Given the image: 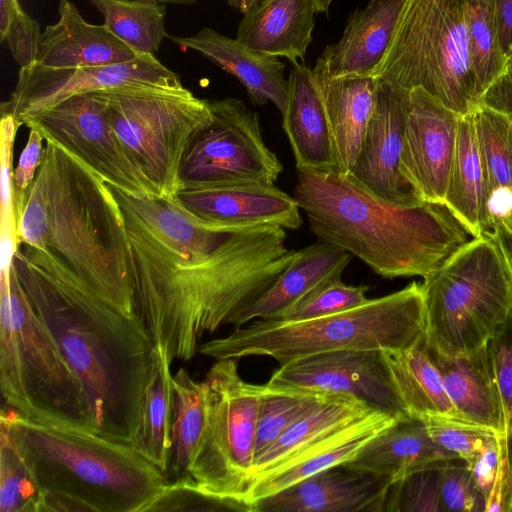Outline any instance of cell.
<instances>
[{"instance_id": "obj_1", "label": "cell", "mask_w": 512, "mask_h": 512, "mask_svg": "<svg viewBox=\"0 0 512 512\" xmlns=\"http://www.w3.org/2000/svg\"><path fill=\"white\" fill-rule=\"evenodd\" d=\"M110 187L131 244L137 313L171 363L194 357L205 333L234 327L295 256L282 227L215 229L174 198Z\"/></svg>"}, {"instance_id": "obj_2", "label": "cell", "mask_w": 512, "mask_h": 512, "mask_svg": "<svg viewBox=\"0 0 512 512\" xmlns=\"http://www.w3.org/2000/svg\"><path fill=\"white\" fill-rule=\"evenodd\" d=\"M17 241L10 272L22 289L72 290L138 314L131 244L110 185L50 140Z\"/></svg>"}, {"instance_id": "obj_3", "label": "cell", "mask_w": 512, "mask_h": 512, "mask_svg": "<svg viewBox=\"0 0 512 512\" xmlns=\"http://www.w3.org/2000/svg\"><path fill=\"white\" fill-rule=\"evenodd\" d=\"M293 197L318 241L342 248L387 279L424 278L469 241L444 203H390L337 170L297 169Z\"/></svg>"}, {"instance_id": "obj_4", "label": "cell", "mask_w": 512, "mask_h": 512, "mask_svg": "<svg viewBox=\"0 0 512 512\" xmlns=\"http://www.w3.org/2000/svg\"><path fill=\"white\" fill-rule=\"evenodd\" d=\"M23 293L79 379L95 432L131 444L155 357L141 317L76 291Z\"/></svg>"}, {"instance_id": "obj_5", "label": "cell", "mask_w": 512, "mask_h": 512, "mask_svg": "<svg viewBox=\"0 0 512 512\" xmlns=\"http://www.w3.org/2000/svg\"><path fill=\"white\" fill-rule=\"evenodd\" d=\"M0 428L32 472L42 512H144L168 483L130 444L91 430L35 422L10 408Z\"/></svg>"}, {"instance_id": "obj_6", "label": "cell", "mask_w": 512, "mask_h": 512, "mask_svg": "<svg viewBox=\"0 0 512 512\" xmlns=\"http://www.w3.org/2000/svg\"><path fill=\"white\" fill-rule=\"evenodd\" d=\"M426 313L421 284L413 281L353 309L304 321L255 319L198 352L215 360L267 356L280 365L337 350L408 349L425 340Z\"/></svg>"}, {"instance_id": "obj_7", "label": "cell", "mask_w": 512, "mask_h": 512, "mask_svg": "<svg viewBox=\"0 0 512 512\" xmlns=\"http://www.w3.org/2000/svg\"><path fill=\"white\" fill-rule=\"evenodd\" d=\"M0 386L29 420L95 432L79 379L11 272L0 282Z\"/></svg>"}, {"instance_id": "obj_8", "label": "cell", "mask_w": 512, "mask_h": 512, "mask_svg": "<svg viewBox=\"0 0 512 512\" xmlns=\"http://www.w3.org/2000/svg\"><path fill=\"white\" fill-rule=\"evenodd\" d=\"M423 279L424 344L441 355L488 344L512 311V272L491 232L466 242Z\"/></svg>"}, {"instance_id": "obj_9", "label": "cell", "mask_w": 512, "mask_h": 512, "mask_svg": "<svg viewBox=\"0 0 512 512\" xmlns=\"http://www.w3.org/2000/svg\"><path fill=\"white\" fill-rule=\"evenodd\" d=\"M468 0H405L372 76L407 91L422 88L460 116L482 102L472 67Z\"/></svg>"}, {"instance_id": "obj_10", "label": "cell", "mask_w": 512, "mask_h": 512, "mask_svg": "<svg viewBox=\"0 0 512 512\" xmlns=\"http://www.w3.org/2000/svg\"><path fill=\"white\" fill-rule=\"evenodd\" d=\"M128 158L154 198L180 189L183 156L194 135L212 120L209 100L190 90L122 88L94 92Z\"/></svg>"}, {"instance_id": "obj_11", "label": "cell", "mask_w": 512, "mask_h": 512, "mask_svg": "<svg viewBox=\"0 0 512 512\" xmlns=\"http://www.w3.org/2000/svg\"><path fill=\"white\" fill-rule=\"evenodd\" d=\"M237 361L216 360L203 380L206 422L190 478L208 492L248 504L262 385L244 381Z\"/></svg>"}, {"instance_id": "obj_12", "label": "cell", "mask_w": 512, "mask_h": 512, "mask_svg": "<svg viewBox=\"0 0 512 512\" xmlns=\"http://www.w3.org/2000/svg\"><path fill=\"white\" fill-rule=\"evenodd\" d=\"M209 107L212 120L183 156L180 189L275 184L283 166L264 142L258 114L238 98L209 100Z\"/></svg>"}, {"instance_id": "obj_13", "label": "cell", "mask_w": 512, "mask_h": 512, "mask_svg": "<svg viewBox=\"0 0 512 512\" xmlns=\"http://www.w3.org/2000/svg\"><path fill=\"white\" fill-rule=\"evenodd\" d=\"M83 162L109 185L136 197H152L120 144L104 102L94 93L76 94L24 122Z\"/></svg>"}, {"instance_id": "obj_14", "label": "cell", "mask_w": 512, "mask_h": 512, "mask_svg": "<svg viewBox=\"0 0 512 512\" xmlns=\"http://www.w3.org/2000/svg\"><path fill=\"white\" fill-rule=\"evenodd\" d=\"M122 88L181 90L185 87L180 76L154 54L138 55L125 63L73 69L31 64L20 68L10 98L1 103V114H11L22 126L29 118L73 95Z\"/></svg>"}, {"instance_id": "obj_15", "label": "cell", "mask_w": 512, "mask_h": 512, "mask_svg": "<svg viewBox=\"0 0 512 512\" xmlns=\"http://www.w3.org/2000/svg\"><path fill=\"white\" fill-rule=\"evenodd\" d=\"M265 384L346 395L395 420L412 417L382 349L337 350L297 358L281 364Z\"/></svg>"}, {"instance_id": "obj_16", "label": "cell", "mask_w": 512, "mask_h": 512, "mask_svg": "<svg viewBox=\"0 0 512 512\" xmlns=\"http://www.w3.org/2000/svg\"><path fill=\"white\" fill-rule=\"evenodd\" d=\"M459 118L424 89L409 92L399 172L422 201L444 203Z\"/></svg>"}, {"instance_id": "obj_17", "label": "cell", "mask_w": 512, "mask_h": 512, "mask_svg": "<svg viewBox=\"0 0 512 512\" xmlns=\"http://www.w3.org/2000/svg\"><path fill=\"white\" fill-rule=\"evenodd\" d=\"M409 92L378 80L374 112L349 174L378 198L399 205L422 202L399 172Z\"/></svg>"}, {"instance_id": "obj_18", "label": "cell", "mask_w": 512, "mask_h": 512, "mask_svg": "<svg viewBox=\"0 0 512 512\" xmlns=\"http://www.w3.org/2000/svg\"><path fill=\"white\" fill-rule=\"evenodd\" d=\"M173 198L197 221L215 229L235 231L275 225L297 230L303 224L294 197L275 184L181 188Z\"/></svg>"}, {"instance_id": "obj_19", "label": "cell", "mask_w": 512, "mask_h": 512, "mask_svg": "<svg viewBox=\"0 0 512 512\" xmlns=\"http://www.w3.org/2000/svg\"><path fill=\"white\" fill-rule=\"evenodd\" d=\"M395 481L337 465L253 504V512H380Z\"/></svg>"}, {"instance_id": "obj_20", "label": "cell", "mask_w": 512, "mask_h": 512, "mask_svg": "<svg viewBox=\"0 0 512 512\" xmlns=\"http://www.w3.org/2000/svg\"><path fill=\"white\" fill-rule=\"evenodd\" d=\"M373 410L350 396L325 395L254 459L248 489L296 465Z\"/></svg>"}, {"instance_id": "obj_21", "label": "cell", "mask_w": 512, "mask_h": 512, "mask_svg": "<svg viewBox=\"0 0 512 512\" xmlns=\"http://www.w3.org/2000/svg\"><path fill=\"white\" fill-rule=\"evenodd\" d=\"M59 20L41 33L34 64L73 69L130 62L138 57L104 25L84 20L69 0H60Z\"/></svg>"}, {"instance_id": "obj_22", "label": "cell", "mask_w": 512, "mask_h": 512, "mask_svg": "<svg viewBox=\"0 0 512 512\" xmlns=\"http://www.w3.org/2000/svg\"><path fill=\"white\" fill-rule=\"evenodd\" d=\"M171 42L200 53L215 65L235 76L245 87L255 105L271 102L281 114L288 99L285 65L278 57L266 55L211 28H203L193 36L168 35Z\"/></svg>"}, {"instance_id": "obj_23", "label": "cell", "mask_w": 512, "mask_h": 512, "mask_svg": "<svg viewBox=\"0 0 512 512\" xmlns=\"http://www.w3.org/2000/svg\"><path fill=\"white\" fill-rule=\"evenodd\" d=\"M288 99L282 128L292 148L296 168L337 170L335 149L322 94L313 70L294 64L288 77Z\"/></svg>"}, {"instance_id": "obj_24", "label": "cell", "mask_w": 512, "mask_h": 512, "mask_svg": "<svg viewBox=\"0 0 512 512\" xmlns=\"http://www.w3.org/2000/svg\"><path fill=\"white\" fill-rule=\"evenodd\" d=\"M312 70L328 116L337 171L350 174L374 112L378 80L373 76L334 77L319 59Z\"/></svg>"}, {"instance_id": "obj_25", "label": "cell", "mask_w": 512, "mask_h": 512, "mask_svg": "<svg viewBox=\"0 0 512 512\" xmlns=\"http://www.w3.org/2000/svg\"><path fill=\"white\" fill-rule=\"evenodd\" d=\"M405 0H370L349 16L342 37L318 58L334 77L372 76L391 42Z\"/></svg>"}, {"instance_id": "obj_26", "label": "cell", "mask_w": 512, "mask_h": 512, "mask_svg": "<svg viewBox=\"0 0 512 512\" xmlns=\"http://www.w3.org/2000/svg\"><path fill=\"white\" fill-rule=\"evenodd\" d=\"M426 349L461 416L505 436L504 406L488 344L457 356H444Z\"/></svg>"}, {"instance_id": "obj_27", "label": "cell", "mask_w": 512, "mask_h": 512, "mask_svg": "<svg viewBox=\"0 0 512 512\" xmlns=\"http://www.w3.org/2000/svg\"><path fill=\"white\" fill-rule=\"evenodd\" d=\"M317 13L316 0H261L243 13L236 39L293 65L303 63Z\"/></svg>"}, {"instance_id": "obj_28", "label": "cell", "mask_w": 512, "mask_h": 512, "mask_svg": "<svg viewBox=\"0 0 512 512\" xmlns=\"http://www.w3.org/2000/svg\"><path fill=\"white\" fill-rule=\"evenodd\" d=\"M457 459L431 439L422 419L409 417L396 420L344 464L397 481L415 472L441 469Z\"/></svg>"}, {"instance_id": "obj_29", "label": "cell", "mask_w": 512, "mask_h": 512, "mask_svg": "<svg viewBox=\"0 0 512 512\" xmlns=\"http://www.w3.org/2000/svg\"><path fill=\"white\" fill-rule=\"evenodd\" d=\"M353 256L322 241L301 248L275 282L237 319L234 328L255 319H275L321 283L341 278Z\"/></svg>"}, {"instance_id": "obj_30", "label": "cell", "mask_w": 512, "mask_h": 512, "mask_svg": "<svg viewBox=\"0 0 512 512\" xmlns=\"http://www.w3.org/2000/svg\"><path fill=\"white\" fill-rule=\"evenodd\" d=\"M444 204L473 238L492 231L490 186L477 146L472 113L459 118Z\"/></svg>"}, {"instance_id": "obj_31", "label": "cell", "mask_w": 512, "mask_h": 512, "mask_svg": "<svg viewBox=\"0 0 512 512\" xmlns=\"http://www.w3.org/2000/svg\"><path fill=\"white\" fill-rule=\"evenodd\" d=\"M396 420L373 410L331 438L296 465L252 485L246 494V502L252 507L257 501L274 495L313 475L351 461L376 435Z\"/></svg>"}, {"instance_id": "obj_32", "label": "cell", "mask_w": 512, "mask_h": 512, "mask_svg": "<svg viewBox=\"0 0 512 512\" xmlns=\"http://www.w3.org/2000/svg\"><path fill=\"white\" fill-rule=\"evenodd\" d=\"M382 351L412 417L443 416L466 420L451 401L424 341L408 349Z\"/></svg>"}, {"instance_id": "obj_33", "label": "cell", "mask_w": 512, "mask_h": 512, "mask_svg": "<svg viewBox=\"0 0 512 512\" xmlns=\"http://www.w3.org/2000/svg\"><path fill=\"white\" fill-rule=\"evenodd\" d=\"M171 362L155 345L154 364L145 390L140 422L130 444L147 461L166 474L171 448L173 385Z\"/></svg>"}, {"instance_id": "obj_34", "label": "cell", "mask_w": 512, "mask_h": 512, "mask_svg": "<svg viewBox=\"0 0 512 512\" xmlns=\"http://www.w3.org/2000/svg\"><path fill=\"white\" fill-rule=\"evenodd\" d=\"M173 412L171 448L166 478L168 482L192 480L190 467L206 422L204 383L195 381L180 368L172 375Z\"/></svg>"}, {"instance_id": "obj_35", "label": "cell", "mask_w": 512, "mask_h": 512, "mask_svg": "<svg viewBox=\"0 0 512 512\" xmlns=\"http://www.w3.org/2000/svg\"><path fill=\"white\" fill-rule=\"evenodd\" d=\"M472 117L495 219L503 216L512 204V118L483 103L472 112Z\"/></svg>"}, {"instance_id": "obj_36", "label": "cell", "mask_w": 512, "mask_h": 512, "mask_svg": "<svg viewBox=\"0 0 512 512\" xmlns=\"http://www.w3.org/2000/svg\"><path fill=\"white\" fill-rule=\"evenodd\" d=\"M104 18V25L137 55L156 53L164 38V4L145 0H88Z\"/></svg>"}, {"instance_id": "obj_37", "label": "cell", "mask_w": 512, "mask_h": 512, "mask_svg": "<svg viewBox=\"0 0 512 512\" xmlns=\"http://www.w3.org/2000/svg\"><path fill=\"white\" fill-rule=\"evenodd\" d=\"M469 49L472 67L484 97L505 74L506 52L500 34L496 0H468Z\"/></svg>"}, {"instance_id": "obj_38", "label": "cell", "mask_w": 512, "mask_h": 512, "mask_svg": "<svg viewBox=\"0 0 512 512\" xmlns=\"http://www.w3.org/2000/svg\"><path fill=\"white\" fill-rule=\"evenodd\" d=\"M325 395L305 389L262 385L254 459Z\"/></svg>"}, {"instance_id": "obj_39", "label": "cell", "mask_w": 512, "mask_h": 512, "mask_svg": "<svg viewBox=\"0 0 512 512\" xmlns=\"http://www.w3.org/2000/svg\"><path fill=\"white\" fill-rule=\"evenodd\" d=\"M21 124L11 114H1L0 122V279L10 277L11 265L17 250L18 221L14 210L13 151Z\"/></svg>"}, {"instance_id": "obj_40", "label": "cell", "mask_w": 512, "mask_h": 512, "mask_svg": "<svg viewBox=\"0 0 512 512\" xmlns=\"http://www.w3.org/2000/svg\"><path fill=\"white\" fill-rule=\"evenodd\" d=\"M38 484L9 434L0 428V512H42Z\"/></svg>"}, {"instance_id": "obj_41", "label": "cell", "mask_w": 512, "mask_h": 512, "mask_svg": "<svg viewBox=\"0 0 512 512\" xmlns=\"http://www.w3.org/2000/svg\"><path fill=\"white\" fill-rule=\"evenodd\" d=\"M368 290V286L348 285L341 278H332L312 289L275 319L304 321L347 311L367 302Z\"/></svg>"}, {"instance_id": "obj_42", "label": "cell", "mask_w": 512, "mask_h": 512, "mask_svg": "<svg viewBox=\"0 0 512 512\" xmlns=\"http://www.w3.org/2000/svg\"><path fill=\"white\" fill-rule=\"evenodd\" d=\"M441 469L415 472L395 481L383 511L444 512L440 496Z\"/></svg>"}, {"instance_id": "obj_43", "label": "cell", "mask_w": 512, "mask_h": 512, "mask_svg": "<svg viewBox=\"0 0 512 512\" xmlns=\"http://www.w3.org/2000/svg\"><path fill=\"white\" fill-rule=\"evenodd\" d=\"M164 511H245L251 506L206 491L193 480L168 482L144 512Z\"/></svg>"}, {"instance_id": "obj_44", "label": "cell", "mask_w": 512, "mask_h": 512, "mask_svg": "<svg viewBox=\"0 0 512 512\" xmlns=\"http://www.w3.org/2000/svg\"><path fill=\"white\" fill-rule=\"evenodd\" d=\"M423 420L431 439L465 463L471 461L497 434L476 423L451 417L426 416Z\"/></svg>"}, {"instance_id": "obj_45", "label": "cell", "mask_w": 512, "mask_h": 512, "mask_svg": "<svg viewBox=\"0 0 512 512\" xmlns=\"http://www.w3.org/2000/svg\"><path fill=\"white\" fill-rule=\"evenodd\" d=\"M505 413V440L510 467V506L512 503V311L488 342Z\"/></svg>"}, {"instance_id": "obj_46", "label": "cell", "mask_w": 512, "mask_h": 512, "mask_svg": "<svg viewBox=\"0 0 512 512\" xmlns=\"http://www.w3.org/2000/svg\"><path fill=\"white\" fill-rule=\"evenodd\" d=\"M440 496L444 511L485 512V498L461 459L441 469Z\"/></svg>"}, {"instance_id": "obj_47", "label": "cell", "mask_w": 512, "mask_h": 512, "mask_svg": "<svg viewBox=\"0 0 512 512\" xmlns=\"http://www.w3.org/2000/svg\"><path fill=\"white\" fill-rule=\"evenodd\" d=\"M45 151V139L34 128H29L27 143L23 148L13 173L14 210L19 223L28 191L35 179Z\"/></svg>"}, {"instance_id": "obj_48", "label": "cell", "mask_w": 512, "mask_h": 512, "mask_svg": "<svg viewBox=\"0 0 512 512\" xmlns=\"http://www.w3.org/2000/svg\"><path fill=\"white\" fill-rule=\"evenodd\" d=\"M41 33L39 23L24 11L12 21L5 41L20 68L36 62Z\"/></svg>"}, {"instance_id": "obj_49", "label": "cell", "mask_w": 512, "mask_h": 512, "mask_svg": "<svg viewBox=\"0 0 512 512\" xmlns=\"http://www.w3.org/2000/svg\"><path fill=\"white\" fill-rule=\"evenodd\" d=\"M499 436L501 435L492 437L471 461L465 463L485 501L492 489L498 470L500 456Z\"/></svg>"}, {"instance_id": "obj_50", "label": "cell", "mask_w": 512, "mask_h": 512, "mask_svg": "<svg viewBox=\"0 0 512 512\" xmlns=\"http://www.w3.org/2000/svg\"><path fill=\"white\" fill-rule=\"evenodd\" d=\"M500 456L497 474L492 489L485 501V512H509L510 467L505 436H499Z\"/></svg>"}, {"instance_id": "obj_51", "label": "cell", "mask_w": 512, "mask_h": 512, "mask_svg": "<svg viewBox=\"0 0 512 512\" xmlns=\"http://www.w3.org/2000/svg\"><path fill=\"white\" fill-rule=\"evenodd\" d=\"M481 103L512 118V80L504 74L487 90Z\"/></svg>"}, {"instance_id": "obj_52", "label": "cell", "mask_w": 512, "mask_h": 512, "mask_svg": "<svg viewBox=\"0 0 512 512\" xmlns=\"http://www.w3.org/2000/svg\"><path fill=\"white\" fill-rule=\"evenodd\" d=\"M491 233L512 272V232L500 220L495 219Z\"/></svg>"}, {"instance_id": "obj_53", "label": "cell", "mask_w": 512, "mask_h": 512, "mask_svg": "<svg viewBox=\"0 0 512 512\" xmlns=\"http://www.w3.org/2000/svg\"><path fill=\"white\" fill-rule=\"evenodd\" d=\"M18 0H0V41H5L6 33L12 21L21 13Z\"/></svg>"}, {"instance_id": "obj_54", "label": "cell", "mask_w": 512, "mask_h": 512, "mask_svg": "<svg viewBox=\"0 0 512 512\" xmlns=\"http://www.w3.org/2000/svg\"><path fill=\"white\" fill-rule=\"evenodd\" d=\"M228 4L239 10L241 13H245L250 8L255 6L261 0H226Z\"/></svg>"}, {"instance_id": "obj_55", "label": "cell", "mask_w": 512, "mask_h": 512, "mask_svg": "<svg viewBox=\"0 0 512 512\" xmlns=\"http://www.w3.org/2000/svg\"><path fill=\"white\" fill-rule=\"evenodd\" d=\"M150 2H155L158 4H174V5H193L198 0H145Z\"/></svg>"}, {"instance_id": "obj_56", "label": "cell", "mask_w": 512, "mask_h": 512, "mask_svg": "<svg viewBox=\"0 0 512 512\" xmlns=\"http://www.w3.org/2000/svg\"><path fill=\"white\" fill-rule=\"evenodd\" d=\"M495 219L500 220L512 232V204L503 216Z\"/></svg>"}, {"instance_id": "obj_57", "label": "cell", "mask_w": 512, "mask_h": 512, "mask_svg": "<svg viewBox=\"0 0 512 512\" xmlns=\"http://www.w3.org/2000/svg\"><path fill=\"white\" fill-rule=\"evenodd\" d=\"M505 75L512 80V44L506 51V70Z\"/></svg>"}, {"instance_id": "obj_58", "label": "cell", "mask_w": 512, "mask_h": 512, "mask_svg": "<svg viewBox=\"0 0 512 512\" xmlns=\"http://www.w3.org/2000/svg\"><path fill=\"white\" fill-rule=\"evenodd\" d=\"M332 1L333 0H316L318 12L328 13Z\"/></svg>"}, {"instance_id": "obj_59", "label": "cell", "mask_w": 512, "mask_h": 512, "mask_svg": "<svg viewBox=\"0 0 512 512\" xmlns=\"http://www.w3.org/2000/svg\"><path fill=\"white\" fill-rule=\"evenodd\" d=\"M510 512H512V503H511V507H510Z\"/></svg>"}]
</instances>
